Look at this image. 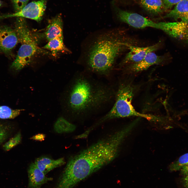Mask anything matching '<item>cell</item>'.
Here are the masks:
<instances>
[{
	"instance_id": "cell-24",
	"label": "cell",
	"mask_w": 188,
	"mask_h": 188,
	"mask_svg": "<svg viewBox=\"0 0 188 188\" xmlns=\"http://www.w3.org/2000/svg\"><path fill=\"white\" fill-rule=\"evenodd\" d=\"M45 137V136L44 134H39L33 136L31 139L35 140L42 141L44 140Z\"/></svg>"
},
{
	"instance_id": "cell-28",
	"label": "cell",
	"mask_w": 188,
	"mask_h": 188,
	"mask_svg": "<svg viewBox=\"0 0 188 188\" xmlns=\"http://www.w3.org/2000/svg\"><path fill=\"white\" fill-rule=\"evenodd\" d=\"M3 4V3L0 0V7H1Z\"/></svg>"
},
{
	"instance_id": "cell-20",
	"label": "cell",
	"mask_w": 188,
	"mask_h": 188,
	"mask_svg": "<svg viewBox=\"0 0 188 188\" xmlns=\"http://www.w3.org/2000/svg\"><path fill=\"white\" fill-rule=\"evenodd\" d=\"M188 165V153L181 156L176 161L169 166V169L171 172L180 170L184 166Z\"/></svg>"
},
{
	"instance_id": "cell-21",
	"label": "cell",
	"mask_w": 188,
	"mask_h": 188,
	"mask_svg": "<svg viewBox=\"0 0 188 188\" xmlns=\"http://www.w3.org/2000/svg\"><path fill=\"white\" fill-rule=\"evenodd\" d=\"M21 139V134L19 133L5 144L4 146V148L6 150H9L18 144Z\"/></svg>"
},
{
	"instance_id": "cell-22",
	"label": "cell",
	"mask_w": 188,
	"mask_h": 188,
	"mask_svg": "<svg viewBox=\"0 0 188 188\" xmlns=\"http://www.w3.org/2000/svg\"><path fill=\"white\" fill-rule=\"evenodd\" d=\"M11 1L15 12H17L20 10L26 5L29 0H11Z\"/></svg>"
},
{
	"instance_id": "cell-5",
	"label": "cell",
	"mask_w": 188,
	"mask_h": 188,
	"mask_svg": "<svg viewBox=\"0 0 188 188\" xmlns=\"http://www.w3.org/2000/svg\"><path fill=\"white\" fill-rule=\"evenodd\" d=\"M15 25V30L21 45L11 67L15 70H19L28 64L36 54L44 52L38 46L27 25L25 18L16 17Z\"/></svg>"
},
{
	"instance_id": "cell-3",
	"label": "cell",
	"mask_w": 188,
	"mask_h": 188,
	"mask_svg": "<svg viewBox=\"0 0 188 188\" xmlns=\"http://www.w3.org/2000/svg\"><path fill=\"white\" fill-rule=\"evenodd\" d=\"M121 33L110 31L100 35L93 42L87 56L91 71L104 75L110 74L117 58L131 44Z\"/></svg>"
},
{
	"instance_id": "cell-16",
	"label": "cell",
	"mask_w": 188,
	"mask_h": 188,
	"mask_svg": "<svg viewBox=\"0 0 188 188\" xmlns=\"http://www.w3.org/2000/svg\"><path fill=\"white\" fill-rule=\"evenodd\" d=\"M143 8L150 13L157 15L164 10L162 0H139Z\"/></svg>"
},
{
	"instance_id": "cell-13",
	"label": "cell",
	"mask_w": 188,
	"mask_h": 188,
	"mask_svg": "<svg viewBox=\"0 0 188 188\" xmlns=\"http://www.w3.org/2000/svg\"><path fill=\"white\" fill-rule=\"evenodd\" d=\"M163 17L188 23V0L181 1Z\"/></svg>"
},
{
	"instance_id": "cell-10",
	"label": "cell",
	"mask_w": 188,
	"mask_h": 188,
	"mask_svg": "<svg viewBox=\"0 0 188 188\" xmlns=\"http://www.w3.org/2000/svg\"><path fill=\"white\" fill-rule=\"evenodd\" d=\"M18 40L15 30L7 26L0 27V51L10 55Z\"/></svg>"
},
{
	"instance_id": "cell-7",
	"label": "cell",
	"mask_w": 188,
	"mask_h": 188,
	"mask_svg": "<svg viewBox=\"0 0 188 188\" xmlns=\"http://www.w3.org/2000/svg\"><path fill=\"white\" fill-rule=\"evenodd\" d=\"M47 0H40L27 4L20 11L14 13L0 16V20L12 17H22L35 20H41L46 8Z\"/></svg>"
},
{
	"instance_id": "cell-2",
	"label": "cell",
	"mask_w": 188,
	"mask_h": 188,
	"mask_svg": "<svg viewBox=\"0 0 188 188\" xmlns=\"http://www.w3.org/2000/svg\"><path fill=\"white\" fill-rule=\"evenodd\" d=\"M114 92L110 86L86 74H77L70 85L67 97L68 109L73 115H86L111 101Z\"/></svg>"
},
{
	"instance_id": "cell-19",
	"label": "cell",
	"mask_w": 188,
	"mask_h": 188,
	"mask_svg": "<svg viewBox=\"0 0 188 188\" xmlns=\"http://www.w3.org/2000/svg\"><path fill=\"white\" fill-rule=\"evenodd\" d=\"M23 109H11L7 106H0V119H13L18 116Z\"/></svg>"
},
{
	"instance_id": "cell-25",
	"label": "cell",
	"mask_w": 188,
	"mask_h": 188,
	"mask_svg": "<svg viewBox=\"0 0 188 188\" xmlns=\"http://www.w3.org/2000/svg\"><path fill=\"white\" fill-rule=\"evenodd\" d=\"M180 170L182 175L184 176L188 175V165L183 167Z\"/></svg>"
},
{
	"instance_id": "cell-18",
	"label": "cell",
	"mask_w": 188,
	"mask_h": 188,
	"mask_svg": "<svg viewBox=\"0 0 188 188\" xmlns=\"http://www.w3.org/2000/svg\"><path fill=\"white\" fill-rule=\"evenodd\" d=\"M55 131L58 133H69L74 131L75 126L62 117L59 118L54 125Z\"/></svg>"
},
{
	"instance_id": "cell-4",
	"label": "cell",
	"mask_w": 188,
	"mask_h": 188,
	"mask_svg": "<svg viewBox=\"0 0 188 188\" xmlns=\"http://www.w3.org/2000/svg\"><path fill=\"white\" fill-rule=\"evenodd\" d=\"M133 89L130 84H122L119 86L116 95L115 103L111 109L92 126V129L109 120L117 118L136 116L143 118L149 121L164 122V119L156 116L141 113L137 111L132 103Z\"/></svg>"
},
{
	"instance_id": "cell-26",
	"label": "cell",
	"mask_w": 188,
	"mask_h": 188,
	"mask_svg": "<svg viewBox=\"0 0 188 188\" xmlns=\"http://www.w3.org/2000/svg\"><path fill=\"white\" fill-rule=\"evenodd\" d=\"M182 180L184 187L185 188H188V175L184 176Z\"/></svg>"
},
{
	"instance_id": "cell-14",
	"label": "cell",
	"mask_w": 188,
	"mask_h": 188,
	"mask_svg": "<svg viewBox=\"0 0 188 188\" xmlns=\"http://www.w3.org/2000/svg\"><path fill=\"white\" fill-rule=\"evenodd\" d=\"M63 23L61 15L58 14L50 21L45 33L46 38L49 41L52 39L63 38Z\"/></svg>"
},
{
	"instance_id": "cell-9",
	"label": "cell",
	"mask_w": 188,
	"mask_h": 188,
	"mask_svg": "<svg viewBox=\"0 0 188 188\" xmlns=\"http://www.w3.org/2000/svg\"><path fill=\"white\" fill-rule=\"evenodd\" d=\"M164 32L178 44L188 48V23L181 21L166 22Z\"/></svg>"
},
{
	"instance_id": "cell-12",
	"label": "cell",
	"mask_w": 188,
	"mask_h": 188,
	"mask_svg": "<svg viewBox=\"0 0 188 188\" xmlns=\"http://www.w3.org/2000/svg\"><path fill=\"white\" fill-rule=\"evenodd\" d=\"M28 173L29 188H41L43 184L52 180V178L46 177L34 163L30 165Z\"/></svg>"
},
{
	"instance_id": "cell-27",
	"label": "cell",
	"mask_w": 188,
	"mask_h": 188,
	"mask_svg": "<svg viewBox=\"0 0 188 188\" xmlns=\"http://www.w3.org/2000/svg\"><path fill=\"white\" fill-rule=\"evenodd\" d=\"M5 134V130L0 126V143L4 138Z\"/></svg>"
},
{
	"instance_id": "cell-15",
	"label": "cell",
	"mask_w": 188,
	"mask_h": 188,
	"mask_svg": "<svg viewBox=\"0 0 188 188\" xmlns=\"http://www.w3.org/2000/svg\"><path fill=\"white\" fill-rule=\"evenodd\" d=\"M65 163L64 160L63 158L54 160L45 157L37 158L34 162L45 175L54 169L64 164Z\"/></svg>"
},
{
	"instance_id": "cell-23",
	"label": "cell",
	"mask_w": 188,
	"mask_h": 188,
	"mask_svg": "<svg viewBox=\"0 0 188 188\" xmlns=\"http://www.w3.org/2000/svg\"><path fill=\"white\" fill-rule=\"evenodd\" d=\"M182 0H163L164 10H167L172 8Z\"/></svg>"
},
{
	"instance_id": "cell-11",
	"label": "cell",
	"mask_w": 188,
	"mask_h": 188,
	"mask_svg": "<svg viewBox=\"0 0 188 188\" xmlns=\"http://www.w3.org/2000/svg\"><path fill=\"white\" fill-rule=\"evenodd\" d=\"M167 56H160L151 52L148 53L140 61L127 65L126 71L131 73H136L146 70L151 66L165 62L168 59Z\"/></svg>"
},
{
	"instance_id": "cell-17",
	"label": "cell",
	"mask_w": 188,
	"mask_h": 188,
	"mask_svg": "<svg viewBox=\"0 0 188 188\" xmlns=\"http://www.w3.org/2000/svg\"><path fill=\"white\" fill-rule=\"evenodd\" d=\"M44 48L50 50L54 56H56L59 52H69L64 44L63 38H56L49 41Z\"/></svg>"
},
{
	"instance_id": "cell-6",
	"label": "cell",
	"mask_w": 188,
	"mask_h": 188,
	"mask_svg": "<svg viewBox=\"0 0 188 188\" xmlns=\"http://www.w3.org/2000/svg\"><path fill=\"white\" fill-rule=\"evenodd\" d=\"M117 16L121 21L133 27L142 29L150 27L164 32L166 22H155L138 14L117 9Z\"/></svg>"
},
{
	"instance_id": "cell-1",
	"label": "cell",
	"mask_w": 188,
	"mask_h": 188,
	"mask_svg": "<svg viewBox=\"0 0 188 188\" xmlns=\"http://www.w3.org/2000/svg\"><path fill=\"white\" fill-rule=\"evenodd\" d=\"M132 130L129 125L102 139L82 151L68 161L60 177L67 188H73L90 175L113 161L124 140Z\"/></svg>"
},
{
	"instance_id": "cell-8",
	"label": "cell",
	"mask_w": 188,
	"mask_h": 188,
	"mask_svg": "<svg viewBox=\"0 0 188 188\" xmlns=\"http://www.w3.org/2000/svg\"><path fill=\"white\" fill-rule=\"evenodd\" d=\"M161 45V42L151 46L144 47L136 46L132 44L128 46L129 52L121 63V65H128L138 62L142 60L149 53L156 51Z\"/></svg>"
}]
</instances>
